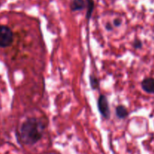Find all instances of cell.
Segmentation results:
<instances>
[{
	"label": "cell",
	"instance_id": "1",
	"mask_svg": "<svg viewBox=\"0 0 154 154\" xmlns=\"http://www.w3.org/2000/svg\"><path fill=\"white\" fill-rule=\"evenodd\" d=\"M45 125L42 120L31 117L23 123L20 129V140L26 145H34L42 139Z\"/></svg>",
	"mask_w": 154,
	"mask_h": 154
},
{
	"label": "cell",
	"instance_id": "2",
	"mask_svg": "<svg viewBox=\"0 0 154 154\" xmlns=\"http://www.w3.org/2000/svg\"><path fill=\"white\" fill-rule=\"evenodd\" d=\"M14 41V33L7 26L0 25V48L11 46Z\"/></svg>",
	"mask_w": 154,
	"mask_h": 154
},
{
	"label": "cell",
	"instance_id": "3",
	"mask_svg": "<svg viewBox=\"0 0 154 154\" xmlns=\"http://www.w3.org/2000/svg\"><path fill=\"white\" fill-rule=\"evenodd\" d=\"M98 109H99V113L102 117L106 120L110 119L111 117V111H110L109 103H108V99L106 96L103 94H101L98 99Z\"/></svg>",
	"mask_w": 154,
	"mask_h": 154
},
{
	"label": "cell",
	"instance_id": "4",
	"mask_svg": "<svg viewBox=\"0 0 154 154\" xmlns=\"http://www.w3.org/2000/svg\"><path fill=\"white\" fill-rule=\"evenodd\" d=\"M143 90L150 94H154V78H147L141 82Z\"/></svg>",
	"mask_w": 154,
	"mask_h": 154
},
{
	"label": "cell",
	"instance_id": "5",
	"mask_svg": "<svg viewBox=\"0 0 154 154\" xmlns=\"http://www.w3.org/2000/svg\"><path fill=\"white\" fill-rule=\"evenodd\" d=\"M85 8L86 0H71L70 8L72 11H80Z\"/></svg>",
	"mask_w": 154,
	"mask_h": 154
},
{
	"label": "cell",
	"instance_id": "6",
	"mask_svg": "<svg viewBox=\"0 0 154 154\" xmlns=\"http://www.w3.org/2000/svg\"><path fill=\"white\" fill-rule=\"evenodd\" d=\"M116 115L119 119H125L129 116V111L124 105H117L116 108Z\"/></svg>",
	"mask_w": 154,
	"mask_h": 154
},
{
	"label": "cell",
	"instance_id": "7",
	"mask_svg": "<svg viewBox=\"0 0 154 154\" xmlns=\"http://www.w3.org/2000/svg\"><path fill=\"white\" fill-rule=\"evenodd\" d=\"M86 8H87L86 18H87V20H90L95 8L94 0H86Z\"/></svg>",
	"mask_w": 154,
	"mask_h": 154
},
{
	"label": "cell",
	"instance_id": "8",
	"mask_svg": "<svg viewBox=\"0 0 154 154\" xmlns=\"http://www.w3.org/2000/svg\"><path fill=\"white\" fill-rule=\"evenodd\" d=\"M90 87H91V88L93 89V90H96L99 88V81L96 76L90 75Z\"/></svg>",
	"mask_w": 154,
	"mask_h": 154
},
{
	"label": "cell",
	"instance_id": "9",
	"mask_svg": "<svg viewBox=\"0 0 154 154\" xmlns=\"http://www.w3.org/2000/svg\"><path fill=\"white\" fill-rule=\"evenodd\" d=\"M142 42L140 40H135V42H133V47L135 48V49H141L142 48Z\"/></svg>",
	"mask_w": 154,
	"mask_h": 154
},
{
	"label": "cell",
	"instance_id": "10",
	"mask_svg": "<svg viewBox=\"0 0 154 154\" xmlns=\"http://www.w3.org/2000/svg\"><path fill=\"white\" fill-rule=\"evenodd\" d=\"M121 23H122V20L121 19H120V18H116V19H114V21H113V25H114L115 27H119L120 25H121Z\"/></svg>",
	"mask_w": 154,
	"mask_h": 154
},
{
	"label": "cell",
	"instance_id": "11",
	"mask_svg": "<svg viewBox=\"0 0 154 154\" xmlns=\"http://www.w3.org/2000/svg\"><path fill=\"white\" fill-rule=\"evenodd\" d=\"M113 28H114V27H113V25H111L109 23L105 25V29H106L107 31H112Z\"/></svg>",
	"mask_w": 154,
	"mask_h": 154
}]
</instances>
